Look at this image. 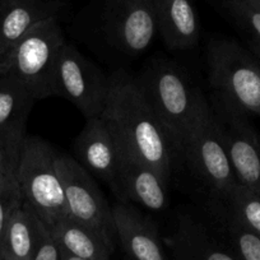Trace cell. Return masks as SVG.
<instances>
[{"mask_svg": "<svg viewBox=\"0 0 260 260\" xmlns=\"http://www.w3.org/2000/svg\"><path fill=\"white\" fill-rule=\"evenodd\" d=\"M64 45L59 17L45 19L0 55V76L18 79L36 101L51 97L55 65Z\"/></svg>", "mask_w": 260, "mask_h": 260, "instance_id": "4", "label": "cell"}, {"mask_svg": "<svg viewBox=\"0 0 260 260\" xmlns=\"http://www.w3.org/2000/svg\"><path fill=\"white\" fill-rule=\"evenodd\" d=\"M110 88V78L73 45L65 42L52 77V96L73 104L86 120L101 116Z\"/></svg>", "mask_w": 260, "mask_h": 260, "instance_id": "6", "label": "cell"}, {"mask_svg": "<svg viewBox=\"0 0 260 260\" xmlns=\"http://www.w3.org/2000/svg\"><path fill=\"white\" fill-rule=\"evenodd\" d=\"M104 31L112 46L127 55H139L157 32L154 0H106Z\"/></svg>", "mask_w": 260, "mask_h": 260, "instance_id": "8", "label": "cell"}, {"mask_svg": "<svg viewBox=\"0 0 260 260\" xmlns=\"http://www.w3.org/2000/svg\"><path fill=\"white\" fill-rule=\"evenodd\" d=\"M166 242L174 260H239L222 249L201 223L189 217L180 218L176 231Z\"/></svg>", "mask_w": 260, "mask_h": 260, "instance_id": "18", "label": "cell"}, {"mask_svg": "<svg viewBox=\"0 0 260 260\" xmlns=\"http://www.w3.org/2000/svg\"><path fill=\"white\" fill-rule=\"evenodd\" d=\"M110 78L101 117L120 152L153 167L169 184L180 153L171 136L144 97L137 78L117 71Z\"/></svg>", "mask_w": 260, "mask_h": 260, "instance_id": "1", "label": "cell"}, {"mask_svg": "<svg viewBox=\"0 0 260 260\" xmlns=\"http://www.w3.org/2000/svg\"><path fill=\"white\" fill-rule=\"evenodd\" d=\"M224 7L260 59V9L246 0H223Z\"/></svg>", "mask_w": 260, "mask_h": 260, "instance_id": "21", "label": "cell"}, {"mask_svg": "<svg viewBox=\"0 0 260 260\" xmlns=\"http://www.w3.org/2000/svg\"><path fill=\"white\" fill-rule=\"evenodd\" d=\"M55 240L62 250L84 260H109L114 244L101 234L69 216L51 227Z\"/></svg>", "mask_w": 260, "mask_h": 260, "instance_id": "19", "label": "cell"}, {"mask_svg": "<svg viewBox=\"0 0 260 260\" xmlns=\"http://www.w3.org/2000/svg\"><path fill=\"white\" fill-rule=\"evenodd\" d=\"M57 156L49 142L27 136L16 175L22 201L50 229L68 216Z\"/></svg>", "mask_w": 260, "mask_h": 260, "instance_id": "5", "label": "cell"}, {"mask_svg": "<svg viewBox=\"0 0 260 260\" xmlns=\"http://www.w3.org/2000/svg\"><path fill=\"white\" fill-rule=\"evenodd\" d=\"M216 106L260 116V59L231 40H212L207 50Z\"/></svg>", "mask_w": 260, "mask_h": 260, "instance_id": "3", "label": "cell"}, {"mask_svg": "<svg viewBox=\"0 0 260 260\" xmlns=\"http://www.w3.org/2000/svg\"><path fill=\"white\" fill-rule=\"evenodd\" d=\"M46 224L21 201L8 219L0 244V260H32Z\"/></svg>", "mask_w": 260, "mask_h": 260, "instance_id": "17", "label": "cell"}, {"mask_svg": "<svg viewBox=\"0 0 260 260\" xmlns=\"http://www.w3.org/2000/svg\"><path fill=\"white\" fill-rule=\"evenodd\" d=\"M21 201L17 177L0 171V244L9 217Z\"/></svg>", "mask_w": 260, "mask_h": 260, "instance_id": "23", "label": "cell"}, {"mask_svg": "<svg viewBox=\"0 0 260 260\" xmlns=\"http://www.w3.org/2000/svg\"><path fill=\"white\" fill-rule=\"evenodd\" d=\"M181 154L198 176L224 198L237 184L211 107L194 127Z\"/></svg>", "mask_w": 260, "mask_h": 260, "instance_id": "9", "label": "cell"}, {"mask_svg": "<svg viewBox=\"0 0 260 260\" xmlns=\"http://www.w3.org/2000/svg\"><path fill=\"white\" fill-rule=\"evenodd\" d=\"M229 234L234 242L239 260H260V236L231 219Z\"/></svg>", "mask_w": 260, "mask_h": 260, "instance_id": "22", "label": "cell"}, {"mask_svg": "<svg viewBox=\"0 0 260 260\" xmlns=\"http://www.w3.org/2000/svg\"><path fill=\"white\" fill-rule=\"evenodd\" d=\"M0 171H4V172H7V174L16 176V174L12 171L11 166H9L6 148H4V146H3V143H2V142H0Z\"/></svg>", "mask_w": 260, "mask_h": 260, "instance_id": "25", "label": "cell"}, {"mask_svg": "<svg viewBox=\"0 0 260 260\" xmlns=\"http://www.w3.org/2000/svg\"><path fill=\"white\" fill-rule=\"evenodd\" d=\"M232 219L260 236V194L237 182L227 194Z\"/></svg>", "mask_w": 260, "mask_h": 260, "instance_id": "20", "label": "cell"}, {"mask_svg": "<svg viewBox=\"0 0 260 260\" xmlns=\"http://www.w3.org/2000/svg\"><path fill=\"white\" fill-rule=\"evenodd\" d=\"M57 171L64 187L68 216L91 229L114 244L116 236L112 207L100 190L92 175L73 157L57 156Z\"/></svg>", "mask_w": 260, "mask_h": 260, "instance_id": "7", "label": "cell"}, {"mask_svg": "<svg viewBox=\"0 0 260 260\" xmlns=\"http://www.w3.org/2000/svg\"><path fill=\"white\" fill-rule=\"evenodd\" d=\"M157 31L171 50H186L199 40L201 27L191 0H154Z\"/></svg>", "mask_w": 260, "mask_h": 260, "instance_id": "16", "label": "cell"}, {"mask_svg": "<svg viewBox=\"0 0 260 260\" xmlns=\"http://www.w3.org/2000/svg\"><path fill=\"white\" fill-rule=\"evenodd\" d=\"M115 195L121 203L129 201L148 211L159 212L167 206V182L153 167L120 152Z\"/></svg>", "mask_w": 260, "mask_h": 260, "instance_id": "13", "label": "cell"}, {"mask_svg": "<svg viewBox=\"0 0 260 260\" xmlns=\"http://www.w3.org/2000/svg\"><path fill=\"white\" fill-rule=\"evenodd\" d=\"M61 260H84V259L76 256V255L71 254V252L65 251V250L61 249Z\"/></svg>", "mask_w": 260, "mask_h": 260, "instance_id": "26", "label": "cell"}, {"mask_svg": "<svg viewBox=\"0 0 260 260\" xmlns=\"http://www.w3.org/2000/svg\"><path fill=\"white\" fill-rule=\"evenodd\" d=\"M137 81L181 153L187 138L211 105L186 74L170 61H156Z\"/></svg>", "mask_w": 260, "mask_h": 260, "instance_id": "2", "label": "cell"}, {"mask_svg": "<svg viewBox=\"0 0 260 260\" xmlns=\"http://www.w3.org/2000/svg\"><path fill=\"white\" fill-rule=\"evenodd\" d=\"M246 2H249V3L252 4V6L257 7V8L260 9V0H246Z\"/></svg>", "mask_w": 260, "mask_h": 260, "instance_id": "27", "label": "cell"}, {"mask_svg": "<svg viewBox=\"0 0 260 260\" xmlns=\"http://www.w3.org/2000/svg\"><path fill=\"white\" fill-rule=\"evenodd\" d=\"M77 161L91 175L104 180L116 194L120 151L115 137L101 116L86 121L74 144Z\"/></svg>", "mask_w": 260, "mask_h": 260, "instance_id": "12", "label": "cell"}, {"mask_svg": "<svg viewBox=\"0 0 260 260\" xmlns=\"http://www.w3.org/2000/svg\"><path fill=\"white\" fill-rule=\"evenodd\" d=\"M115 232L132 260H167L153 221L136 207L119 202L112 207Z\"/></svg>", "mask_w": 260, "mask_h": 260, "instance_id": "14", "label": "cell"}, {"mask_svg": "<svg viewBox=\"0 0 260 260\" xmlns=\"http://www.w3.org/2000/svg\"><path fill=\"white\" fill-rule=\"evenodd\" d=\"M35 102L36 100L22 82L13 77L0 76V142L16 175L27 137V121Z\"/></svg>", "mask_w": 260, "mask_h": 260, "instance_id": "11", "label": "cell"}, {"mask_svg": "<svg viewBox=\"0 0 260 260\" xmlns=\"http://www.w3.org/2000/svg\"><path fill=\"white\" fill-rule=\"evenodd\" d=\"M32 260H61V247L55 240L49 226H45Z\"/></svg>", "mask_w": 260, "mask_h": 260, "instance_id": "24", "label": "cell"}, {"mask_svg": "<svg viewBox=\"0 0 260 260\" xmlns=\"http://www.w3.org/2000/svg\"><path fill=\"white\" fill-rule=\"evenodd\" d=\"M60 8L59 0H0V55L37 23L59 17Z\"/></svg>", "mask_w": 260, "mask_h": 260, "instance_id": "15", "label": "cell"}, {"mask_svg": "<svg viewBox=\"0 0 260 260\" xmlns=\"http://www.w3.org/2000/svg\"><path fill=\"white\" fill-rule=\"evenodd\" d=\"M214 122L239 184L260 194V138L245 115L214 105Z\"/></svg>", "mask_w": 260, "mask_h": 260, "instance_id": "10", "label": "cell"}]
</instances>
